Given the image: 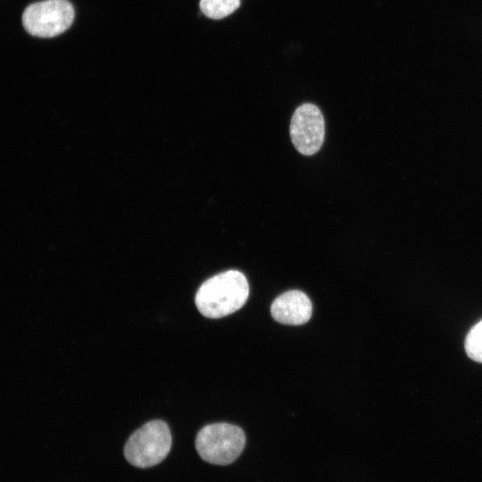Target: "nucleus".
<instances>
[{"label":"nucleus","mask_w":482,"mask_h":482,"mask_svg":"<svg viewBox=\"0 0 482 482\" xmlns=\"http://www.w3.org/2000/svg\"><path fill=\"white\" fill-rule=\"evenodd\" d=\"M248 295L245 276L241 271L230 270L204 281L196 292L195 302L204 317L219 319L239 310Z\"/></svg>","instance_id":"nucleus-1"},{"label":"nucleus","mask_w":482,"mask_h":482,"mask_svg":"<svg viewBox=\"0 0 482 482\" xmlns=\"http://www.w3.org/2000/svg\"><path fill=\"white\" fill-rule=\"evenodd\" d=\"M171 447V434L161 420H151L137 429L124 447L127 461L137 468H149L161 462Z\"/></svg>","instance_id":"nucleus-2"},{"label":"nucleus","mask_w":482,"mask_h":482,"mask_svg":"<svg viewBox=\"0 0 482 482\" xmlns=\"http://www.w3.org/2000/svg\"><path fill=\"white\" fill-rule=\"evenodd\" d=\"M245 445L243 429L223 422L204 426L195 438V448L201 458L218 465L233 462L242 453Z\"/></svg>","instance_id":"nucleus-3"},{"label":"nucleus","mask_w":482,"mask_h":482,"mask_svg":"<svg viewBox=\"0 0 482 482\" xmlns=\"http://www.w3.org/2000/svg\"><path fill=\"white\" fill-rule=\"evenodd\" d=\"M74 14L73 6L68 0H45L25 9L22 23L32 36L53 37L71 27Z\"/></svg>","instance_id":"nucleus-4"},{"label":"nucleus","mask_w":482,"mask_h":482,"mask_svg":"<svg viewBox=\"0 0 482 482\" xmlns=\"http://www.w3.org/2000/svg\"><path fill=\"white\" fill-rule=\"evenodd\" d=\"M290 137L294 146L303 155H312L320 149L325 122L315 104L306 103L296 108L291 119Z\"/></svg>","instance_id":"nucleus-5"},{"label":"nucleus","mask_w":482,"mask_h":482,"mask_svg":"<svg viewBox=\"0 0 482 482\" xmlns=\"http://www.w3.org/2000/svg\"><path fill=\"white\" fill-rule=\"evenodd\" d=\"M310 298L302 291L290 290L278 296L270 306L275 320L287 325H302L312 316Z\"/></svg>","instance_id":"nucleus-6"},{"label":"nucleus","mask_w":482,"mask_h":482,"mask_svg":"<svg viewBox=\"0 0 482 482\" xmlns=\"http://www.w3.org/2000/svg\"><path fill=\"white\" fill-rule=\"evenodd\" d=\"M240 5V0H200L199 6L202 12L213 20L223 19Z\"/></svg>","instance_id":"nucleus-7"},{"label":"nucleus","mask_w":482,"mask_h":482,"mask_svg":"<svg viewBox=\"0 0 482 482\" xmlns=\"http://www.w3.org/2000/svg\"><path fill=\"white\" fill-rule=\"evenodd\" d=\"M464 346L466 353L470 359L482 362V320L470 330Z\"/></svg>","instance_id":"nucleus-8"}]
</instances>
